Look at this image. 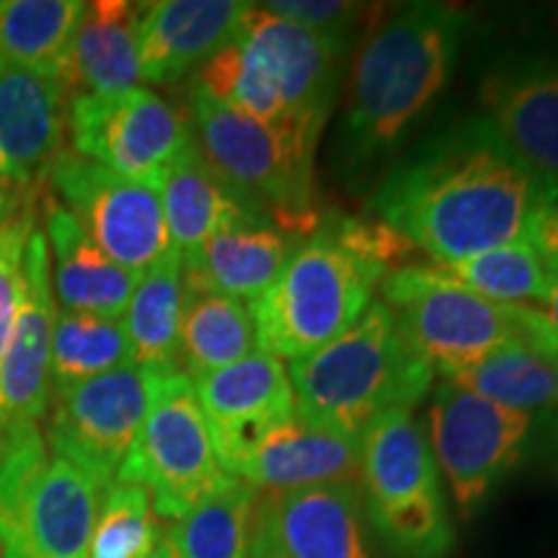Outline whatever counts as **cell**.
Instances as JSON below:
<instances>
[{
    "label": "cell",
    "instance_id": "cell-40",
    "mask_svg": "<svg viewBox=\"0 0 558 558\" xmlns=\"http://www.w3.org/2000/svg\"><path fill=\"white\" fill-rule=\"evenodd\" d=\"M150 558H179V556H177V550L171 548V543L166 541V533H163V541L158 543V548L153 550V556H150Z\"/></svg>",
    "mask_w": 558,
    "mask_h": 558
},
{
    "label": "cell",
    "instance_id": "cell-35",
    "mask_svg": "<svg viewBox=\"0 0 558 558\" xmlns=\"http://www.w3.org/2000/svg\"><path fill=\"white\" fill-rule=\"evenodd\" d=\"M262 5L292 24L339 41L362 13L357 3H344V0H269Z\"/></svg>",
    "mask_w": 558,
    "mask_h": 558
},
{
    "label": "cell",
    "instance_id": "cell-1",
    "mask_svg": "<svg viewBox=\"0 0 558 558\" xmlns=\"http://www.w3.org/2000/svg\"><path fill=\"white\" fill-rule=\"evenodd\" d=\"M558 192L505 143L484 114L452 124L393 166L373 207L429 264H456L527 243Z\"/></svg>",
    "mask_w": 558,
    "mask_h": 558
},
{
    "label": "cell",
    "instance_id": "cell-9",
    "mask_svg": "<svg viewBox=\"0 0 558 558\" xmlns=\"http://www.w3.org/2000/svg\"><path fill=\"white\" fill-rule=\"evenodd\" d=\"M50 184L62 199L60 205L96 246L135 277L179 256L156 184L124 179L68 150L54 163Z\"/></svg>",
    "mask_w": 558,
    "mask_h": 558
},
{
    "label": "cell",
    "instance_id": "cell-29",
    "mask_svg": "<svg viewBox=\"0 0 558 558\" xmlns=\"http://www.w3.org/2000/svg\"><path fill=\"white\" fill-rule=\"evenodd\" d=\"M445 380L533 416L538 411H558V360L525 339L494 349L473 367Z\"/></svg>",
    "mask_w": 558,
    "mask_h": 558
},
{
    "label": "cell",
    "instance_id": "cell-31",
    "mask_svg": "<svg viewBox=\"0 0 558 558\" xmlns=\"http://www.w3.org/2000/svg\"><path fill=\"white\" fill-rule=\"evenodd\" d=\"M132 362L122 318L58 311L52 331V399Z\"/></svg>",
    "mask_w": 558,
    "mask_h": 558
},
{
    "label": "cell",
    "instance_id": "cell-11",
    "mask_svg": "<svg viewBox=\"0 0 558 558\" xmlns=\"http://www.w3.org/2000/svg\"><path fill=\"white\" fill-rule=\"evenodd\" d=\"M535 416L494 403L442 380L429 407L432 456L452 488L460 512L471 514L497 481L518 465Z\"/></svg>",
    "mask_w": 558,
    "mask_h": 558
},
{
    "label": "cell",
    "instance_id": "cell-3",
    "mask_svg": "<svg viewBox=\"0 0 558 558\" xmlns=\"http://www.w3.org/2000/svg\"><path fill=\"white\" fill-rule=\"evenodd\" d=\"M288 373L300 418L357 439L388 411L414 409L435 380V367L383 300Z\"/></svg>",
    "mask_w": 558,
    "mask_h": 558
},
{
    "label": "cell",
    "instance_id": "cell-4",
    "mask_svg": "<svg viewBox=\"0 0 558 558\" xmlns=\"http://www.w3.org/2000/svg\"><path fill=\"white\" fill-rule=\"evenodd\" d=\"M388 271L347 246L329 222L298 243L275 284L251 303L259 349L292 362L318 352L357 320Z\"/></svg>",
    "mask_w": 558,
    "mask_h": 558
},
{
    "label": "cell",
    "instance_id": "cell-12",
    "mask_svg": "<svg viewBox=\"0 0 558 558\" xmlns=\"http://www.w3.org/2000/svg\"><path fill=\"white\" fill-rule=\"evenodd\" d=\"M148 399L150 375L132 362L81 383L50 401L47 445L109 488L140 435Z\"/></svg>",
    "mask_w": 558,
    "mask_h": 558
},
{
    "label": "cell",
    "instance_id": "cell-38",
    "mask_svg": "<svg viewBox=\"0 0 558 558\" xmlns=\"http://www.w3.org/2000/svg\"><path fill=\"white\" fill-rule=\"evenodd\" d=\"M246 558H284V554L279 550L277 543L271 541L269 530L264 527V522L259 518H254V533H251Z\"/></svg>",
    "mask_w": 558,
    "mask_h": 558
},
{
    "label": "cell",
    "instance_id": "cell-14",
    "mask_svg": "<svg viewBox=\"0 0 558 558\" xmlns=\"http://www.w3.org/2000/svg\"><path fill=\"white\" fill-rule=\"evenodd\" d=\"M222 471L230 476L241 452L269 427L295 416L290 373L275 354L256 349L233 365L194 380Z\"/></svg>",
    "mask_w": 558,
    "mask_h": 558
},
{
    "label": "cell",
    "instance_id": "cell-7",
    "mask_svg": "<svg viewBox=\"0 0 558 558\" xmlns=\"http://www.w3.org/2000/svg\"><path fill=\"white\" fill-rule=\"evenodd\" d=\"M148 375V414L117 481L148 488L158 518L179 520L230 476L215 452L190 375L181 369Z\"/></svg>",
    "mask_w": 558,
    "mask_h": 558
},
{
    "label": "cell",
    "instance_id": "cell-15",
    "mask_svg": "<svg viewBox=\"0 0 558 558\" xmlns=\"http://www.w3.org/2000/svg\"><path fill=\"white\" fill-rule=\"evenodd\" d=\"M68 94L60 81L0 68V181L13 197H39L65 153Z\"/></svg>",
    "mask_w": 558,
    "mask_h": 558
},
{
    "label": "cell",
    "instance_id": "cell-27",
    "mask_svg": "<svg viewBox=\"0 0 558 558\" xmlns=\"http://www.w3.org/2000/svg\"><path fill=\"white\" fill-rule=\"evenodd\" d=\"M184 313V271L181 256L158 264L137 277L135 290L124 311L132 365L145 373H177L179 329Z\"/></svg>",
    "mask_w": 558,
    "mask_h": 558
},
{
    "label": "cell",
    "instance_id": "cell-39",
    "mask_svg": "<svg viewBox=\"0 0 558 558\" xmlns=\"http://www.w3.org/2000/svg\"><path fill=\"white\" fill-rule=\"evenodd\" d=\"M16 207H19V197H13V194L9 192V186L0 181V228L11 220V215L16 213Z\"/></svg>",
    "mask_w": 558,
    "mask_h": 558
},
{
    "label": "cell",
    "instance_id": "cell-32",
    "mask_svg": "<svg viewBox=\"0 0 558 558\" xmlns=\"http://www.w3.org/2000/svg\"><path fill=\"white\" fill-rule=\"evenodd\" d=\"M437 267L465 290L476 292L478 298L509 305V308L541 303L554 282L530 243H512V246L486 251V254L456 264H437Z\"/></svg>",
    "mask_w": 558,
    "mask_h": 558
},
{
    "label": "cell",
    "instance_id": "cell-25",
    "mask_svg": "<svg viewBox=\"0 0 558 558\" xmlns=\"http://www.w3.org/2000/svg\"><path fill=\"white\" fill-rule=\"evenodd\" d=\"M158 194L179 256L192 254L215 233L239 222L269 220L215 173L202 156L197 140H192L163 171L158 179Z\"/></svg>",
    "mask_w": 558,
    "mask_h": 558
},
{
    "label": "cell",
    "instance_id": "cell-17",
    "mask_svg": "<svg viewBox=\"0 0 558 558\" xmlns=\"http://www.w3.org/2000/svg\"><path fill=\"white\" fill-rule=\"evenodd\" d=\"M54 316L58 303L52 292L50 246L45 230L34 228L24 254V300L0 367V427L39 422L50 411Z\"/></svg>",
    "mask_w": 558,
    "mask_h": 558
},
{
    "label": "cell",
    "instance_id": "cell-13",
    "mask_svg": "<svg viewBox=\"0 0 558 558\" xmlns=\"http://www.w3.org/2000/svg\"><path fill=\"white\" fill-rule=\"evenodd\" d=\"M233 39L267 75L292 132L318 143L337 94L344 41L292 24L254 3H246L243 9Z\"/></svg>",
    "mask_w": 558,
    "mask_h": 558
},
{
    "label": "cell",
    "instance_id": "cell-8",
    "mask_svg": "<svg viewBox=\"0 0 558 558\" xmlns=\"http://www.w3.org/2000/svg\"><path fill=\"white\" fill-rule=\"evenodd\" d=\"M383 303L418 352L445 378L463 373L494 349L527 337L525 305L488 303L437 264H409L380 282Z\"/></svg>",
    "mask_w": 558,
    "mask_h": 558
},
{
    "label": "cell",
    "instance_id": "cell-18",
    "mask_svg": "<svg viewBox=\"0 0 558 558\" xmlns=\"http://www.w3.org/2000/svg\"><path fill=\"white\" fill-rule=\"evenodd\" d=\"M104 488L68 458H50L0 541V558H88Z\"/></svg>",
    "mask_w": 558,
    "mask_h": 558
},
{
    "label": "cell",
    "instance_id": "cell-6",
    "mask_svg": "<svg viewBox=\"0 0 558 558\" xmlns=\"http://www.w3.org/2000/svg\"><path fill=\"white\" fill-rule=\"evenodd\" d=\"M360 484L378 533L403 558H442L452 527L437 463L411 409H393L360 435Z\"/></svg>",
    "mask_w": 558,
    "mask_h": 558
},
{
    "label": "cell",
    "instance_id": "cell-24",
    "mask_svg": "<svg viewBox=\"0 0 558 558\" xmlns=\"http://www.w3.org/2000/svg\"><path fill=\"white\" fill-rule=\"evenodd\" d=\"M295 246L292 235L275 222H239L215 233L192 254L181 256L184 284L251 305L275 284Z\"/></svg>",
    "mask_w": 558,
    "mask_h": 558
},
{
    "label": "cell",
    "instance_id": "cell-37",
    "mask_svg": "<svg viewBox=\"0 0 558 558\" xmlns=\"http://www.w3.org/2000/svg\"><path fill=\"white\" fill-rule=\"evenodd\" d=\"M541 316H543V324H546V333L550 339V347L556 349L558 354V277H554V282H550V288L546 292V298L541 300Z\"/></svg>",
    "mask_w": 558,
    "mask_h": 558
},
{
    "label": "cell",
    "instance_id": "cell-19",
    "mask_svg": "<svg viewBox=\"0 0 558 558\" xmlns=\"http://www.w3.org/2000/svg\"><path fill=\"white\" fill-rule=\"evenodd\" d=\"M230 476L246 481L259 494L360 484V439L295 414L256 437L235 460Z\"/></svg>",
    "mask_w": 558,
    "mask_h": 558
},
{
    "label": "cell",
    "instance_id": "cell-33",
    "mask_svg": "<svg viewBox=\"0 0 558 558\" xmlns=\"http://www.w3.org/2000/svg\"><path fill=\"white\" fill-rule=\"evenodd\" d=\"M163 530L148 488L114 481L104 494L88 558H150Z\"/></svg>",
    "mask_w": 558,
    "mask_h": 558
},
{
    "label": "cell",
    "instance_id": "cell-5",
    "mask_svg": "<svg viewBox=\"0 0 558 558\" xmlns=\"http://www.w3.org/2000/svg\"><path fill=\"white\" fill-rule=\"evenodd\" d=\"M192 132L215 173L284 233H313L316 148L192 88Z\"/></svg>",
    "mask_w": 558,
    "mask_h": 558
},
{
    "label": "cell",
    "instance_id": "cell-22",
    "mask_svg": "<svg viewBox=\"0 0 558 558\" xmlns=\"http://www.w3.org/2000/svg\"><path fill=\"white\" fill-rule=\"evenodd\" d=\"M143 5L130 0L86 3L60 75L68 99L140 88L137 32Z\"/></svg>",
    "mask_w": 558,
    "mask_h": 558
},
{
    "label": "cell",
    "instance_id": "cell-2",
    "mask_svg": "<svg viewBox=\"0 0 558 558\" xmlns=\"http://www.w3.org/2000/svg\"><path fill=\"white\" fill-rule=\"evenodd\" d=\"M463 16L442 3H411L362 41L344 111V143L352 163L393 148L456 65Z\"/></svg>",
    "mask_w": 558,
    "mask_h": 558
},
{
    "label": "cell",
    "instance_id": "cell-23",
    "mask_svg": "<svg viewBox=\"0 0 558 558\" xmlns=\"http://www.w3.org/2000/svg\"><path fill=\"white\" fill-rule=\"evenodd\" d=\"M45 235L50 246L54 303L62 311L122 318L137 277L96 246L60 202H45Z\"/></svg>",
    "mask_w": 558,
    "mask_h": 558
},
{
    "label": "cell",
    "instance_id": "cell-34",
    "mask_svg": "<svg viewBox=\"0 0 558 558\" xmlns=\"http://www.w3.org/2000/svg\"><path fill=\"white\" fill-rule=\"evenodd\" d=\"M39 197H19L16 213L0 228V367L9 352L21 300H24V254L37 228Z\"/></svg>",
    "mask_w": 558,
    "mask_h": 558
},
{
    "label": "cell",
    "instance_id": "cell-10",
    "mask_svg": "<svg viewBox=\"0 0 558 558\" xmlns=\"http://www.w3.org/2000/svg\"><path fill=\"white\" fill-rule=\"evenodd\" d=\"M68 132L75 156L156 186L194 140L190 120L150 88L75 96L68 107Z\"/></svg>",
    "mask_w": 558,
    "mask_h": 558
},
{
    "label": "cell",
    "instance_id": "cell-28",
    "mask_svg": "<svg viewBox=\"0 0 558 558\" xmlns=\"http://www.w3.org/2000/svg\"><path fill=\"white\" fill-rule=\"evenodd\" d=\"M83 9L81 0H0V68L60 81Z\"/></svg>",
    "mask_w": 558,
    "mask_h": 558
},
{
    "label": "cell",
    "instance_id": "cell-30",
    "mask_svg": "<svg viewBox=\"0 0 558 558\" xmlns=\"http://www.w3.org/2000/svg\"><path fill=\"white\" fill-rule=\"evenodd\" d=\"M259 492L230 476L218 492L173 520L166 541L179 558H246Z\"/></svg>",
    "mask_w": 558,
    "mask_h": 558
},
{
    "label": "cell",
    "instance_id": "cell-21",
    "mask_svg": "<svg viewBox=\"0 0 558 558\" xmlns=\"http://www.w3.org/2000/svg\"><path fill=\"white\" fill-rule=\"evenodd\" d=\"M243 9L239 0L145 3L137 32L140 78L169 86L205 65L233 39Z\"/></svg>",
    "mask_w": 558,
    "mask_h": 558
},
{
    "label": "cell",
    "instance_id": "cell-20",
    "mask_svg": "<svg viewBox=\"0 0 558 558\" xmlns=\"http://www.w3.org/2000/svg\"><path fill=\"white\" fill-rule=\"evenodd\" d=\"M256 518L284 558H369L360 484L259 494Z\"/></svg>",
    "mask_w": 558,
    "mask_h": 558
},
{
    "label": "cell",
    "instance_id": "cell-16",
    "mask_svg": "<svg viewBox=\"0 0 558 558\" xmlns=\"http://www.w3.org/2000/svg\"><path fill=\"white\" fill-rule=\"evenodd\" d=\"M486 120L543 181L558 192V60L514 54L481 81Z\"/></svg>",
    "mask_w": 558,
    "mask_h": 558
},
{
    "label": "cell",
    "instance_id": "cell-26",
    "mask_svg": "<svg viewBox=\"0 0 558 558\" xmlns=\"http://www.w3.org/2000/svg\"><path fill=\"white\" fill-rule=\"evenodd\" d=\"M259 349L251 305L220 292L186 288L179 329V369L192 380Z\"/></svg>",
    "mask_w": 558,
    "mask_h": 558
},
{
    "label": "cell",
    "instance_id": "cell-36",
    "mask_svg": "<svg viewBox=\"0 0 558 558\" xmlns=\"http://www.w3.org/2000/svg\"><path fill=\"white\" fill-rule=\"evenodd\" d=\"M527 243L541 256L548 275L558 277V205H550L538 213V218L530 226Z\"/></svg>",
    "mask_w": 558,
    "mask_h": 558
}]
</instances>
